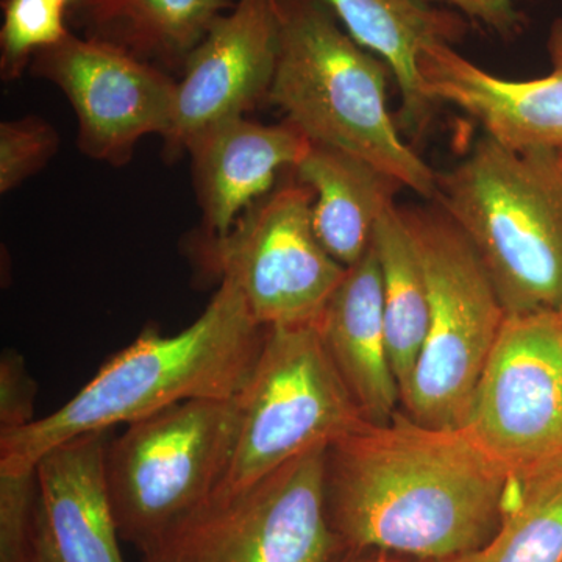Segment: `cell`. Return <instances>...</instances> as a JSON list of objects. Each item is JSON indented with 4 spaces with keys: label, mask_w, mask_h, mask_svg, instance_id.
Masks as SVG:
<instances>
[{
    "label": "cell",
    "mask_w": 562,
    "mask_h": 562,
    "mask_svg": "<svg viewBox=\"0 0 562 562\" xmlns=\"http://www.w3.org/2000/svg\"><path fill=\"white\" fill-rule=\"evenodd\" d=\"M520 482L462 428L395 414L327 449L328 519L344 549L441 562L484 546Z\"/></svg>",
    "instance_id": "6da1fadb"
},
{
    "label": "cell",
    "mask_w": 562,
    "mask_h": 562,
    "mask_svg": "<svg viewBox=\"0 0 562 562\" xmlns=\"http://www.w3.org/2000/svg\"><path fill=\"white\" fill-rule=\"evenodd\" d=\"M266 331L238 288L221 280L209 306L184 330L162 336L147 328L60 408L0 432V471L35 469L44 454L69 439L113 430L176 403L238 397Z\"/></svg>",
    "instance_id": "7a4b0ae2"
},
{
    "label": "cell",
    "mask_w": 562,
    "mask_h": 562,
    "mask_svg": "<svg viewBox=\"0 0 562 562\" xmlns=\"http://www.w3.org/2000/svg\"><path fill=\"white\" fill-rule=\"evenodd\" d=\"M279 57L269 101L312 143L371 162L435 201L438 173L403 140L387 109L391 69L324 0H277Z\"/></svg>",
    "instance_id": "3957f363"
},
{
    "label": "cell",
    "mask_w": 562,
    "mask_h": 562,
    "mask_svg": "<svg viewBox=\"0 0 562 562\" xmlns=\"http://www.w3.org/2000/svg\"><path fill=\"white\" fill-rule=\"evenodd\" d=\"M436 203L482 258L506 314L562 310V166L558 150L514 151L484 135L438 176Z\"/></svg>",
    "instance_id": "277c9868"
},
{
    "label": "cell",
    "mask_w": 562,
    "mask_h": 562,
    "mask_svg": "<svg viewBox=\"0 0 562 562\" xmlns=\"http://www.w3.org/2000/svg\"><path fill=\"white\" fill-rule=\"evenodd\" d=\"M238 427L236 397L194 398L111 436L105 482L122 541L161 553L220 490Z\"/></svg>",
    "instance_id": "5b68a950"
},
{
    "label": "cell",
    "mask_w": 562,
    "mask_h": 562,
    "mask_svg": "<svg viewBox=\"0 0 562 562\" xmlns=\"http://www.w3.org/2000/svg\"><path fill=\"white\" fill-rule=\"evenodd\" d=\"M419 250L430 322L402 392L408 416L432 428H464L506 314L482 258L436 205L398 206Z\"/></svg>",
    "instance_id": "8992f818"
},
{
    "label": "cell",
    "mask_w": 562,
    "mask_h": 562,
    "mask_svg": "<svg viewBox=\"0 0 562 562\" xmlns=\"http://www.w3.org/2000/svg\"><path fill=\"white\" fill-rule=\"evenodd\" d=\"M236 401L238 436L216 492L249 486L369 424L336 371L316 324L268 327Z\"/></svg>",
    "instance_id": "52a82bcc"
},
{
    "label": "cell",
    "mask_w": 562,
    "mask_h": 562,
    "mask_svg": "<svg viewBox=\"0 0 562 562\" xmlns=\"http://www.w3.org/2000/svg\"><path fill=\"white\" fill-rule=\"evenodd\" d=\"M327 449L303 453L241 490L216 492L157 557L176 562H331L346 549L328 519Z\"/></svg>",
    "instance_id": "ba28073f"
},
{
    "label": "cell",
    "mask_w": 562,
    "mask_h": 562,
    "mask_svg": "<svg viewBox=\"0 0 562 562\" xmlns=\"http://www.w3.org/2000/svg\"><path fill=\"white\" fill-rule=\"evenodd\" d=\"M313 201L301 181L283 184L202 250L205 265L238 288L265 327L316 324L346 276L314 232Z\"/></svg>",
    "instance_id": "9c48e42d"
},
{
    "label": "cell",
    "mask_w": 562,
    "mask_h": 562,
    "mask_svg": "<svg viewBox=\"0 0 562 562\" xmlns=\"http://www.w3.org/2000/svg\"><path fill=\"white\" fill-rule=\"evenodd\" d=\"M517 482L562 465V324L508 314L464 428Z\"/></svg>",
    "instance_id": "30bf717a"
},
{
    "label": "cell",
    "mask_w": 562,
    "mask_h": 562,
    "mask_svg": "<svg viewBox=\"0 0 562 562\" xmlns=\"http://www.w3.org/2000/svg\"><path fill=\"white\" fill-rule=\"evenodd\" d=\"M29 69L66 95L79 125L80 150L92 160L125 165L140 139L165 138L171 127L177 81L113 44L69 33L38 52Z\"/></svg>",
    "instance_id": "8fae6325"
},
{
    "label": "cell",
    "mask_w": 562,
    "mask_h": 562,
    "mask_svg": "<svg viewBox=\"0 0 562 562\" xmlns=\"http://www.w3.org/2000/svg\"><path fill=\"white\" fill-rule=\"evenodd\" d=\"M279 36L277 0H236L214 21L181 70L166 154H187L202 133L269 98Z\"/></svg>",
    "instance_id": "7c38bea8"
},
{
    "label": "cell",
    "mask_w": 562,
    "mask_h": 562,
    "mask_svg": "<svg viewBox=\"0 0 562 562\" xmlns=\"http://www.w3.org/2000/svg\"><path fill=\"white\" fill-rule=\"evenodd\" d=\"M552 72L535 80H505L473 65L450 44L425 46L419 74L425 95L480 122L484 135L514 151L562 149V18L547 41Z\"/></svg>",
    "instance_id": "4fadbf2b"
},
{
    "label": "cell",
    "mask_w": 562,
    "mask_h": 562,
    "mask_svg": "<svg viewBox=\"0 0 562 562\" xmlns=\"http://www.w3.org/2000/svg\"><path fill=\"white\" fill-rule=\"evenodd\" d=\"M113 430L77 436L36 464L38 509L31 562H124L105 482Z\"/></svg>",
    "instance_id": "5bb4252c"
},
{
    "label": "cell",
    "mask_w": 562,
    "mask_h": 562,
    "mask_svg": "<svg viewBox=\"0 0 562 562\" xmlns=\"http://www.w3.org/2000/svg\"><path fill=\"white\" fill-rule=\"evenodd\" d=\"M312 140L291 121L246 117L216 125L192 140V179L209 236H224L272 190L277 172L305 157Z\"/></svg>",
    "instance_id": "9a60e30c"
},
{
    "label": "cell",
    "mask_w": 562,
    "mask_h": 562,
    "mask_svg": "<svg viewBox=\"0 0 562 562\" xmlns=\"http://www.w3.org/2000/svg\"><path fill=\"white\" fill-rule=\"evenodd\" d=\"M316 325L362 417L373 425L390 422L402 394L387 347L382 273L373 246L347 268Z\"/></svg>",
    "instance_id": "2e32d148"
},
{
    "label": "cell",
    "mask_w": 562,
    "mask_h": 562,
    "mask_svg": "<svg viewBox=\"0 0 562 562\" xmlns=\"http://www.w3.org/2000/svg\"><path fill=\"white\" fill-rule=\"evenodd\" d=\"M351 38L379 55L402 94L401 127L419 135L431 121L435 103L425 95L419 58L432 43H458L468 24L453 11L427 0H324Z\"/></svg>",
    "instance_id": "e0dca14e"
},
{
    "label": "cell",
    "mask_w": 562,
    "mask_h": 562,
    "mask_svg": "<svg viewBox=\"0 0 562 562\" xmlns=\"http://www.w3.org/2000/svg\"><path fill=\"white\" fill-rule=\"evenodd\" d=\"M313 191V227L325 250L346 268L372 246L382 214L395 205L401 181L355 155L312 143L294 168Z\"/></svg>",
    "instance_id": "ac0fdd59"
},
{
    "label": "cell",
    "mask_w": 562,
    "mask_h": 562,
    "mask_svg": "<svg viewBox=\"0 0 562 562\" xmlns=\"http://www.w3.org/2000/svg\"><path fill=\"white\" fill-rule=\"evenodd\" d=\"M231 0H77L69 9L87 38L131 52L158 68L183 70Z\"/></svg>",
    "instance_id": "d6986e66"
},
{
    "label": "cell",
    "mask_w": 562,
    "mask_h": 562,
    "mask_svg": "<svg viewBox=\"0 0 562 562\" xmlns=\"http://www.w3.org/2000/svg\"><path fill=\"white\" fill-rule=\"evenodd\" d=\"M372 246L382 273L383 314L401 394L412 379L430 322V292L419 250L398 206L376 222Z\"/></svg>",
    "instance_id": "ffe728a7"
},
{
    "label": "cell",
    "mask_w": 562,
    "mask_h": 562,
    "mask_svg": "<svg viewBox=\"0 0 562 562\" xmlns=\"http://www.w3.org/2000/svg\"><path fill=\"white\" fill-rule=\"evenodd\" d=\"M441 562H562V465L520 482L490 541Z\"/></svg>",
    "instance_id": "44dd1931"
},
{
    "label": "cell",
    "mask_w": 562,
    "mask_h": 562,
    "mask_svg": "<svg viewBox=\"0 0 562 562\" xmlns=\"http://www.w3.org/2000/svg\"><path fill=\"white\" fill-rule=\"evenodd\" d=\"M68 10L58 0H2L0 74L3 80L21 77L38 52L49 49L69 35Z\"/></svg>",
    "instance_id": "7402d4cb"
},
{
    "label": "cell",
    "mask_w": 562,
    "mask_h": 562,
    "mask_svg": "<svg viewBox=\"0 0 562 562\" xmlns=\"http://www.w3.org/2000/svg\"><path fill=\"white\" fill-rule=\"evenodd\" d=\"M58 133L38 116L0 124V192L16 190L57 154Z\"/></svg>",
    "instance_id": "603a6c76"
},
{
    "label": "cell",
    "mask_w": 562,
    "mask_h": 562,
    "mask_svg": "<svg viewBox=\"0 0 562 562\" xmlns=\"http://www.w3.org/2000/svg\"><path fill=\"white\" fill-rule=\"evenodd\" d=\"M38 498L36 468L0 471V562H31Z\"/></svg>",
    "instance_id": "cb8c5ba5"
},
{
    "label": "cell",
    "mask_w": 562,
    "mask_h": 562,
    "mask_svg": "<svg viewBox=\"0 0 562 562\" xmlns=\"http://www.w3.org/2000/svg\"><path fill=\"white\" fill-rule=\"evenodd\" d=\"M36 383L18 351L5 350L0 360V432L31 424L35 412Z\"/></svg>",
    "instance_id": "d4e9b609"
},
{
    "label": "cell",
    "mask_w": 562,
    "mask_h": 562,
    "mask_svg": "<svg viewBox=\"0 0 562 562\" xmlns=\"http://www.w3.org/2000/svg\"><path fill=\"white\" fill-rule=\"evenodd\" d=\"M438 2L449 3L471 20L482 22L503 38H512L524 24L516 0H438Z\"/></svg>",
    "instance_id": "484cf974"
},
{
    "label": "cell",
    "mask_w": 562,
    "mask_h": 562,
    "mask_svg": "<svg viewBox=\"0 0 562 562\" xmlns=\"http://www.w3.org/2000/svg\"><path fill=\"white\" fill-rule=\"evenodd\" d=\"M351 553L349 554H339V557H336L335 560L331 562H402V561H395L391 560V558H384L382 554L380 557L375 558H360L358 557L357 552L355 550H350Z\"/></svg>",
    "instance_id": "4316f807"
},
{
    "label": "cell",
    "mask_w": 562,
    "mask_h": 562,
    "mask_svg": "<svg viewBox=\"0 0 562 562\" xmlns=\"http://www.w3.org/2000/svg\"><path fill=\"white\" fill-rule=\"evenodd\" d=\"M143 562H176L171 558L155 557V558H143Z\"/></svg>",
    "instance_id": "83f0119b"
},
{
    "label": "cell",
    "mask_w": 562,
    "mask_h": 562,
    "mask_svg": "<svg viewBox=\"0 0 562 562\" xmlns=\"http://www.w3.org/2000/svg\"><path fill=\"white\" fill-rule=\"evenodd\" d=\"M58 2L63 3V5H66L68 7V9H70V7H72L74 3L77 2V0H58Z\"/></svg>",
    "instance_id": "f1b7e54d"
},
{
    "label": "cell",
    "mask_w": 562,
    "mask_h": 562,
    "mask_svg": "<svg viewBox=\"0 0 562 562\" xmlns=\"http://www.w3.org/2000/svg\"><path fill=\"white\" fill-rule=\"evenodd\" d=\"M558 155H560V161H561V166H562V149L560 151H558Z\"/></svg>",
    "instance_id": "f546056e"
},
{
    "label": "cell",
    "mask_w": 562,
    "mask_h": 562,
    "mask_svg": "<svg viewBox=\"0 0 562 562\" xmlns=\"http://www.w3.org/2000/svg\"><path fill=\"white\" fill-rule=\"evenodd\" d=\"M558 314H560V319H561V324H562V310H561V312H558Z\"/></svg>",
    "instance_id": "4dcf8cb0"
}]
</instances>
